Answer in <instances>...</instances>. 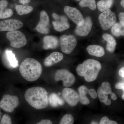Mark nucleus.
<instances>
[{"mask_svg":"<svg viewBox=\"0 0 124 124\" xmlns=\"http://www.w3.org/2000/svg\"><path fill=\"white\" fill-rule=\"evenodd\" d=\"M119 19L120 23L124 26V12L120 13L119 15Z\"/></svg>","mask_w":124,"mask_h":124,"instance_id":"nucleus-35","label":"nucleus"},{"mask_svg":"<svg viewBox=\"0 0 124 124\" xmlns=\"http://www.w3.org/2000/svg\"><path fill=\"white\" fill-rule=\"evenodd\" d=\"M90 124H99L97 121H93Z\"/></svg>","mask_w":124,"mask_h":124,"instance_id":"nucleus-40","label":"nucleus"},{"mask_svg":"<svg viewBox=\"0 0 124 124\" xmlns=\"http://www.w3.org/2000/svg\"><path fill=\"white\" fill-rule=\"evenodd\" d=\"M49 18L48 14L45 10H42L40 14V20L36 27L38 32L42 34H47L50 31Z\"/></svg>","mask_w":124,"mask_h":124,"instance_id":"nucleus-12","label":"nucleus"},{"mask_svg":"<svg viewBox=\"0 0 124 124\" xmlns=\"http://www.w3.org/2000/svg\"><path fill=\"white\" fill-rule=\"evenodd\" d=\"M0 124H12L11 117L7 114H5L2 116Z\"/></svg>","mask_w":124,"mask_h":124,"instance_id":"nucleus-30","label":"nucleus"},{"mask_svg":"<svg viewBox=\"0 0 124 124\" xmlns=\"http://www.w3.org/2000/svg\"><path fill=\"white\" fill-rule=\"evenodd\" d=\"M121 5L122 7H124V0H122L120 2Z\"/></svg>","mask_w":124,"mask_h":124,"instance_id":"nucleus-39","label":"nucleus"},{"mask_svg":"<svg viewBox=\"0 0 124 124\" xmlns=\"http://www.w3.org/2000/svg\"><path fill=\"white\" fill-rule=\"evenodd\" d=\"M13 12L11 9H0V19H5L10 17L13 15Z\"/></svg>","mask_w":124,"mask_h":124,"instance_id":"nucleus-27","label":"nucleus"},{"mask_svg":"<svg viewBox=\"0 0 124 124\" xmlns=\"http://www.w3.org/2000/svg\"><path fill=\"white\" fill-rule=\"evenodd\" d=\"M93 23L91 17H86L85 19L84 24L80 26H77L75 30V32L78 36L81 37L86 36L91 31Z\"/></svg>","mask_w":124,"mask_h":124,"instance_id":"nucleus-15","label":"nucleus"},{"mask_svg":"<svg viewBox=\"0 0 124 124\" xmlns=\"http://www.w3.org/2000/svg\"><path fill=\"white\" fill-rule=\"evenodd\" d=\"M106 49L109 52H110V53H113L115 50L116 46H113V45L107 44Z\"/></svg>","mask_w":124,"mask_h":124,"instance_id":"nucleus-33","label":"nucleus"},{"mask_svg":"<svg viewBox=\"0 0 124 124\" xmlns=\"http://www.w3.org/2000/svg\"><path fill=\"white\" fill-rule=\"evenodd\" d=\"M112 33L116 37L124 36V26L120 23H115L112 26Z\"/></svg>","mask_w":124,"mask_h":124,"instance_id":"nucleus-24","label":"nucleus"},{"mask_svg":"<svg viewBox=\"0 0 124 124\" xmlns=\"http://www.w3.org/2000/svg\"><path fill=\"white\" fill-rule=\"evenodd\" d=\"M55 81H62L63 85L67 87L73 85L75 82L76 78L73 74L66 69H60L57 71L55 76Z\"/></svg>","mask_w":124,"mask_h":124,"instance_id":"nucleus-9","label":"nucleus"},{"mask_svg":"<svg viewBox=\"0 0 124 124\" xmlns=\"http://www.w3.org/2000/svg\"><path fill=\"white\" fill-rule=\"evenodd\" d=\"M101 68L100 62L90 59L79 64L77 68L76 71L79 76L84 77L86 81L91 82L96 79Z\"/></svg>","mask_w":124,"mask_h":124,"instance_id":"nucleus-3","label":"nucleus"},{"mask_svg":"<svg viewBox=\"0 0 124 124\" xmlns=\"http://www.w3.org/2000/svg\"><path fill=\"white\" fill-rule=\"evenodd\" d=\"M63 58V55L60 52H53L45 59L44 64L46 67L51 66L61 62Z\"/></svg>","mask_w":124,"mask_h":124,"instance_id":"nucleus-16","label":"nucleus"},{"mask_svg":"<svg viewBox=\"0 0 124 124\" xmlns=\"http://www.w3.org/2000/svg\"><path fill=\"white\" fill-rule=\"evenodd\" d=\"M59 41L57 37L53 36H46L43 39V48L45 50L56 48Z\"/></svg>","mask_w":124,"mask_h":124,"instance_id":"nucleus-17","label":"nucleus"},{"mask_svg":"<svg viewBox=\"0 0 124 124\" xmlns=\"http://www.w3.org/2000/svg\"><path fill=\"white\" fill-rule=\"evenodd\" d=\"M5 57L8 64L12 68L18 66V62L16 57L15 54L11 50H7L5 52Z\"/></svg>","mask_w":124,"mask_h":124,"instance_id":"nucleus-21","label":"nucleus"},{"mask_svg":"<svg viewBox=\"0 0 124 124\" xmlns=\"http://www.w3.org/2000/svg\"><path fill=\"white\" fill-rule=\"evenodd\" d=\"M64 11L68 17L77 26H80L84 23V17L80 11L78 9L67 6L64 7Z\"/></svg>","mask_w":124,"mask_h":124,"instance_id":"nucleus-10","label":"nucleus"},{"mask_svg":"<svg viewBox=\"0 0 124 124\" xmlns=\"http://www.w3.org/2000/svg\"><path fill=\"white\" fill-rule=\"evenodd\" d=\"M36 124H53V122L50 120L43 119Z\"/></svg>","mask_w":124,"mask_h":124,"instance_id":"nucleus-36","label":"nucleus"},{"mask_svg":"<svg viewBox=\"0 0 124 124\" xmlns=\"http://www.w3.org/2000/svg\"><path fill=\"white\" fill-rule=\"evenodd\" d=\"M42 68L38 60L27 58L23 61L19 67L21 75L25 80L33 82L38 80L42 73Z\"/></svg>","mask_w":124,"mask_h":124,"instance_id":"nucleus-2","label":"nucleus"},{"mask_svg":"<svg viewBox=\"0 0 124 124\" xmlns=\"http://www.w3.org/2000/svg\"><path fill=\"white\" fill-rule=\"evenodd\" d=\"M74 118L71 114H66L61 119L59 124H73Z\"/></svg>","mask_w":124,"mask_h":124,"instance_id":"nucleus-26","label":"nucleus"},{"mask_svg":"<svg viewBox=\"0 0 124 124\" xmlns=\"http://www.w3.org/2000/svg\"><path fill=\"white\" fill-rule=\"evenodd\" d=\"M88 89L85 85H81L78 89L79 101L81 103L84 105H88L90 103L89 100L86 96V94L88 93Z\"/></svg>","mask_w":124,"mask_h":124,"instance_id":"nucleus-20","label":"nucleus"},{"mask_svg":"<svg viewBox=\"0 0 124 124\" xmlns=\"http://www.w3.org/2000/svg\"><path fill=\"white\" fill-rule=\"evenodd\" d=\"M77 43L75 37L72 35H63L60 38L61 50L63 53L66 54H69L72 52Z\"/></svg>","mask_w":124,"mask_h":124,"instance_id":"nucleus-8","label":"nucleus"},{"mask_svg":"<svg viewBox=\"0 0 124 124\" xmlns=\"http://www.w3.org/2000/svg\"><path fill=\"white\" fill-rule=\"evenodd\" d=\"M116 88L122 90L123 92L124 91V83L123 82H119L116 84L115 85Z\"/></svg>","mask_w":124,"mask_h":124,"instance_id":"nucleus-34","label":"nucleus"},{"mask_svg":"<svg viewBox=\"0 0 124 124\" xmlns=\"http://www.w3.org/2000/svg\"><path fill=\"white\" fill-rule=\"evenodd\" d=\"M54 20L52 22L54 29L59 32L62 31L70 27L67 18L64 16H59L54 13L52 15Z\"/></svg>","mask_w":124,"mask_h":124,"instance_id":"nucleus-14","label":"nucleus"},{"mask_svg":"<svg viewBox=\"0 0 124 124\" xmlns=\"http://www.w3.org/2000/svg\"><path fill=\"white\" fill-rule=\"evenodd\" d=\"M97 94L99 100L107 106L111 104V100L108 98V95L110 94L111 98L113 100H117V96L112 90L111 85L109 82H104L101 85L98 89Z\"/></svg>","mask_w":124,"mask_h":124,"instance_id":"nucleus-4","label":"nucleus"},{"mask_svg":"<svg viewBox=\"0 0 124 124\" xmlns=\"http://www.w3.org/2000/svg\"><path fill=\"white\" fill-rule=\"evenodd\" d=\"M99 20L102 29L104 31H107L115 23L116 17L115 13L110 9H108L100 14Z\"/></svg>","mask_w":124,"mask_h":124,"instance_id":"nucleus-6","label":"nucleus"},{"mask_svg":"<svg viewBox=\"0 0 124 124\" xmlns=\"http://www.w3.org/2000/svg\"><path fill=\"white\" fill-rule=\"evenodd\" d=\"M77 0V1H80V0Z\"/></svg>","mask_w":124,"mask_h":124,"instance_id":"nucleus-43","label":"nucleus"},{"mask_svg":"<svg viewBox=\"0 0 124 124\" xmlns=\"http://www.w3.org/2000/svg\"><path fill=\"white\" fill-rule=\"evenodd\" d=\"M19 103V99L17 96L6 94L0 101V108L6 112L12 113Z\"/></svg>","mask_w":124,"mask_h":124,"instance_id":"nucleus-7","label":"nucleus"},{"mask_svg":"<svg viewBox=\"0 0 124 124\" xmlns=\"http://www.w3.org/2000/svg\"><path fill=\"white\" fill-rule=\"evenodd\" d=\"M48 102L53 107H56L64 105V101L62 98L55 93H52L48 96Z\"/></svg>","mask_w":124,"mask_h":124,"instance_id":"nucleus-19","label":"nucleus"},{"mask_svg":"<svg viewBox=\"0 0 124 124\" xmlns=\"http://www.w3.org/2000/svg\"><path fill=\"white\" fill-rule=\"evenodd\" d=\"M99 124H118V123L115 121L110 120L107 116H104L101 119Z\"/></svg>","mask_w":124,"mask_h":124,"instance_id":"nucleus-29","label":"nucleus"},{"mask_svg":"<svg viewBox=\"0 0 124 124\" xmlns=\"http://www.w3.org/2000/svg\"><path fill=\"white\" fill-rule=\"evenodd\" d=\"M86 50L90 55L101 57L105 54L104 49L102 46L97 45H90L86 48Z\"/></svg>","mask_w":124,"mask_h":124,"instance_id":"nucleus-18","label":"nucleus"},{"mask_svg":"<svg viewBox=\"0 0 124 124\" xmlns=\"http://www.w3.org/2000/svg\"><path fill=\"white\" fill-rule=\"evenodd\" d=\"M6 38L10 42V46L15 48H20L26 45L27 40L25 35L19 31L8 32Z\"/></svg>","mask_w":124,"mask_h":124,"instance_id":"nucleus-5","label":"nucleus"},{"mask_svg":"<svg viewBox=\"0 0 124 124\" xmlns=\"http://www.w3.org/2000/svg\"><path fill=\"white\" fill-rule=\"evenodd\" d=\"M119 75L121 77L124 78V67H123L122 68H121L119 70Z\"/></svg>","mask_w":124,"mask_h":124,"instance_id":"nucleus-37","label":"nucleus"},{"mask_svg":"<svg viewBox=\"0 0 124 124\" xmlns=\"http://www.w3.org/2000/svg\"><path fill=\"white\" fill-rule=\"evenodd\" d=\"M15 9L17 13L21 16L29 14L33 10V7L24 5H18L16 6Z\"/></svg>","mask_w":124,"mask_h":124,"instance_id":"nucleus-23","label":"nucleus"},{"mask_svg":"<svg viewBox=\"0 0 124 124\" xmlns=\"http://www.w3.org/2000/svg\"><path fill=\"white\" fill-rule=\"evenodd\" d=\"M8 2L6 0L0 1V9H5L8 5Z\"/></svg>","mask_w":124,"mask_h":124,"instance_id":"nucleus-32","label":"nucleus"},{"mask_svg":"<svg viewBox=\"0 0 124 124\" xmlns=\"http://www.w3.org/2000/svg\"><path fill=\"white\" fill-rule=\"evenodd\" d=\"M114 2V0H101L98 2V9L101 12H103L110 8L112 6Z\"/></svg>","mask_w":124,"mask_h":124,"instance_id":"nucleus-22","label":"nucleus"},{"mask_svg":"<svg viewBox=\"0 0 124 124\" xmlns=\"http://www.w3.org/2000/svg\"><path fill=\"white\" fill-rule=\"evenodd\" d=\"M102 38L107 42V44L113 45L115 46H116L117 43L116 40L110 34L104 33L103 35Z\"/></svg>","mask_w":124,"mask_h":124,"instance_id":"nucleus-28","label":"nucleus"},{"mask_svg":"<svg viewBox=\"0 0 124 124\" xmlns=\"http://www.w3.org/2000/svg\"><path fill=\"white\" fill-rule=\"evenodd\" d=\"M1 114L0 111V120L1 119Z\"/></svg>","mask_w":124,"mask_h":124,"instance_id":"nucleus-42","label":"nucleus"},{"mask_svg":"<svg viewBox=\"0 0 124 124\" xmlns=\"http://www.w3.org/2000/svg\"><path fill=\"white\" fill-rule=\"evenodd\" d=\"M88 93L93 99H96L97 97V94L95 90L94 89H91L88 90Z\"/></svg>","mask_w":124,"mask_h":124,"instance_id":"nucleus-31","label":"nucleus"},{"mask_svg":"<svg viewBox=\"0 0 124 124\" xmlns=\"http://www.w3.org/2000/svg\"><path fill=\"white\" fill-rule=\"evenodd\" d=\"M23 24L18 20L10 19L0 22V31L8 32L16 31L22 28Z\"/></svg>","mask_w":124,"mask_h":124,"instance_id":"nucleus-13","label":"nucleus"},{"mask_svg":"<svg viewBox=\"0 0 124 124\" xmlns=\"http://www.w3.org/2000/svg\"><path fill=\"white\" fill-rule=\"evenodd\" d=\"M24 96L28 103L36 109H44L48 105V93L42 87L36 86L28 89Z\"/></svg>","mask_w":124,"mask_h":124,"instance_id":"nucleus-1","label":"nucleus"},{"mask_svg":"<svg viewBox=\"0 0 124 124\" xmlns=\"http://www.w3.org/2000/svg\"><path fill=\"white\" fill-rule=\"evenodd\" d=\"M79 4L82 8L88 7L92 10H94L96 8L95 0H81Z\"/></svg>","mask_w":124,"mask_h":124,"instance_id":"nucleus-25","label":"nucleus"},{"mask_svg":"<svg viewBox=\"0 0 124 124\" xmlns=\"http://www.w3.org/2000/svg\"><path fill=\"white\" fill-rule=\"evenodd\" d=\"M62 95L64 100L71 106H75L79 101V93L73 89L65 88L63 90Z\"/></svg>","mask_w":124,"mask_h":124,"instance_id":"nucleus-11","label":"nucleus"},{"mask_svg":"<svg viewBox=\"0 0 124 124\" xmlns=\"http://www.w3.org/2000/svg\"><path fill=\"white\" fill-rule=\"evenodd\" d=\"M31 1V0H19V2L23 4H28Z\"/></svg>","mask_w":124,"mask_h":124,"instance_id":"nucleus-38","label":"nucleus"},{"mask_svg":"<svg viewBox=\"0 0 124 124\" xmlns=\"http://www.w3.org/2000/svg\"><path fill=\"white\" fill-rule=\"evenodd\" d=\"M124 94H123V95H122V99H123V100H124Z\"/></svg>","mask_w":124,"mask_h":124,"instance_id":"nucleus-41","label":"nucleus"}]
</instances>
